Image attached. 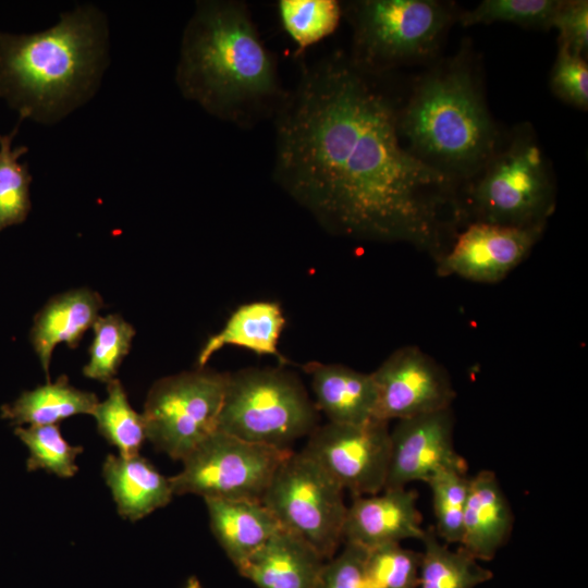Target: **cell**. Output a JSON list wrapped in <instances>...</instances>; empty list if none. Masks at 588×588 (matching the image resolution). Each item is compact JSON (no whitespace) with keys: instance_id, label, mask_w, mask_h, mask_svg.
<instances>
[{"instance_id":"24","label":"cell","mask_w":588,"mask_h":588,"mask_svg":"<svg viewBox=\"0 0 588 588\" xmlns=\"http://www.w3.org/2000/svg\"><path fill=\"white\" fill-rule=\"evenodd\" d=\"M420 541L418 588H476L493 577L461 547L451 550L443 544L433 528L426 529Z\"/></svg>"},{"instance_id":"32","label":"cell","mask_w":588,"mask_h":588,"mask_svg":"<svg viewBox=\"0 0 588 588\" xmlns=\"http://www.w3.org/2000/svg\"><path fill=\"white\" fill-rule=\"evenodd\" d=\"M420 559V552L406 549L401 543L368 549L364 563V588H418Z\"/></svg>"},{"instance_id":"28","label":"cell","mask_w":588,"mask_h":588,"mask_svg":"<svg viewBox=\"0 0 588 588\" xmlns=\"http://www.w3.org/2000/svg\"><path fill=\"white\" fill-rule=\"evenodd\" d=\"M15 436L28 450L27 470L42 469L60 478H71L78 471L76 458L81 445H71L59 425L15 427Z\"/></svg>"},{"instance_id":"7","label":"cell","mask_w":588,"mask_h":588,"mask_svg":"<svg viewBox=\"0 0 588 588\" xmlns=\"http://www.w3.org/2000/svg\"><path fill=\"white\" fill-rule=\"evenodd\" d=\"M347 8L350 59L372 75L434 57L456 15L453 4L434 0H362Z\"/></svg>"},{"instance_id":"22","label":"cell","mask_w":588,"mask_h":588,"mask_svg":"<svg viewBox=\"0 0 588 588\" xmlns=\"http://www.w3.org/2000/svg\"><path fill=\"white\" fill-rule=\"evenodd\" d=\"M285 317L278 303L260 301L241 305L226 320L224 327L210 335L199 351L198 368L206 364L224 346H238L256 353L286 359L278 350L280 335L285 326Z\"/></svg>"},{"instance_id":"20","label":"cell","mask_w":588,"mask_h":588,"mask_svg":"<svg viewBox=\"0 0 588 588\" xmlns=\"http://www.w3.org/2000/svg\"><path fill=\"white\" fill-rule=\"evenodd\" d=\"M102 477L111 491L118 514L137 522L169 504L173 498L170 478L140 454L105 458Z\"/></svg>"},{"instance_id":"21","label":"cell","mask_w":588,"mask_h":588,"mask_svg":"<svg viewBox=\"0 0 588 588\" xmlns=\"http://www.w3.org/2000/svg\"><path fill=\"white\" fill-rule=\"evenodd\" d=\"M211 531L238 568L281 526L261 501L204 499Z\"/></svg>"},{"instance_id":"25","label":"cell","mask_w":588,"mask_h":588,"mask_svg":"<svg viewBox=\"0 0 588 588\" xmlns=\"http://www.w3.org/2000/svg\"><path fill=\"white\" fill-rule=\"evenodd\" d=\"M98 432L115 446L121 456L139 454L147 440L143 414L130 404L127 393L117 378L107 383V397L98 402L94 414Z\"/></svg>"},{"instance_id":"17","label":"cell","mask_w":588,"mask_h":588,"mask_svg":"<svg viewBox=\"0 0 588 588\" xmlns=\"http://www.w3.org/2000/svg\"><path fill=\"white\" fill-rule=\"evenodd\" d=\"M326 562L308 542L280 528L237 571L258 588H315Z\"/></svg>"},{"instance_id":"12","label":"cell","mask_w":588,"mask_h":588,"mask_svg":"<svg viewBox=\"0 0 588 588\" xmlns=\"http://www.w3.org/2000/svg\"><path fill=\"white\" fill-rule=\"evenodd\" d=\"M371 376L375 419L387 422L450 408L456 396L446 370L415 345L395 350Z\"/></svg>"},{"instance_id":"18","label":"cell","mask_w":588,"mask_h":588,"mask_svg":"<svg viewBox=\"0 0 588 588\" xmlns=\"http://www.w3.org/2000/svg\"><path fill=\"white\" fill-rule=\"evenodd\" d=\"M102 307L103 301L97 292L79 287L53 296L36 314L29 339L48 381L54 347L60 343L77 347Z\"/></svg>"},{"instance_id":"9","label":"cell","mask_w":588,"mask_h":588,"mask_svg":"<svg viewBox=\"0 0 588 588\" xmlns=\"http://www.w3.org/2000/svg\"><path fill=\"white\" fill-rule=\"evenodd\" d=\"M292 452L291 448L254 443L216 430L181 461L182 470L170 477L173 494L261 501Z\"/></svg>"},{"instance_id":"8","label":"cell","mask_w":588,"mask_h":588,"mask_svg":"<svg viewBox=\"0 0 588 588\" xmlns=\"http://www.w3.org/2000/svg\"><path fill=\"white\" fill-rule=\"evenodd\" d=\"M344 490L311 457L301 452L281 464L261 502L281 528L308 542L326 561L341 542L347 505Z\"/></svg>"},{"instance_id":"3","label":"cell","mask_w":588,"mask_h":588,"mask_svg":"<svg viewBox=\"0 0 588 588\" xmlns=\"http://www.w3.org/2000/svg\"><path fill=\"white\" fill-rule=\"evenodd\" d=\"M106 15L95 5L63 12L52 27L0 32V97L20 113L53 124L88 101L109 64Z\"/></svg>"},{"instance_id":"19","label":"cell","mask_w":588,"mask_h":588,"mask_svg":"<svg viewBox=\"0 0 588 588\" xmlns=\"http://www.w3.org/2000/svg\"><path fill=\"white\" fill-rule=\"evenodd\" d=\"M303 368L310 377L314 403L329 422L358 425L375 419L377 391L371 372L319 362Z\"/></svg>"},{"instance_id":"1","label":"cell","mask_w":588,"mask_h":588,"mask_svg":"<svg viewBox=\"0 0 588 588\" xmlns=\"http://www.w3.org/2000/svg\"><path fill=\"white\" fill-rule=\"evenodd\" d=\"M373 77L342 53L304 68L274 114V180L329 231L438 261L465 225L460 184L403 145Z\"/></svg>"},{"instance_id":"11","label":"cell","mask_w":588,"mask_h":588,"mask_svg":"<svg viewBox=\"0 0 588 588\" xmlns=\"http://www.w3.org/2000/svg\"><path fill=\"white\" fill-rule=\"evenodd\" d=\"M353 497L384 489L390 462L389 422L317 426L302 450Z\"/></svg>"},{"instance_id":"16","label":"cell","mask_w":588,"mask_h":588,"mask_svg":"<svg viewBox=\"0 0 588 588\" xmlns=\"http://www.w3.org/2000/svg\"><path fill=\"white\" fill-rule=\"evenodd\" d=\"M513 526L514 515L495 474L485 469L470 477L460 547L477 561H490Z\"/></svg>"},{"instance_id":"29","label":"cell","mask_w":588,"mask_h":588,"mask_svg":"<svg viewBox=\"0 0 588 588\" xmlns=\"http://www.w3.org/2000/svg\"><path fill=\"white\" fill-rule=\"evenodd\" d=\"M278 9L284 30L299 51L331 35L342 15L335 0H281Z\"/></svg>"},{"instance_id":"30","label":"cell","mask_w":588,"mask_h":588,"mask_svg":"<svg viewBox=\"0 0 588 588\" xmlns=\"http://www.w3.org/2000/svg\"><path fill=\"white\" fill-rule=\"evenodd\" d=\"M562 0H485L457 15L463 26L513 23L525 28L550 29Z\"/></svg>"},{"instance_id":"15","label":"cell","mask_w":588,"mask_h":588,"mask_svg":"<svg viewBox=\"0 0 588 588\" xmlns=\"http://www.w3.org/2000/svg\"><path fill=\"white\" fill-rule=\"evenodd\" d=\"M421 523L417 493L406 487L353 497L345 513L343 543H355L368 550L407 539L421 540L426 532Z\"/></svg>"},{"instance_id":"5","label":"cell","mask_w":588,"mask_h":588,"mask_svg":"<svg viewBox=\"0 0 588 588\" xmlns=\"http://www.w3.org/2000/svg\"><path fill=\"white\" fill-rule=\"evenodd\" d=\"M465 183L461 205L466 224L547 226L556 204L549 161L530 126H522Z\"/></svg>"},{"instance_id":"6","label":"cell","mask_w":588,"mask_h":588,"mask_svg":"<svg viewBox=\"0 0 588 588\" xmlns=\"http://www.w3.org/2000/svg\"><path fill=\"white\" fill-rule=\"evenodd\" d=\"M318 409L299 378L281 368L229 373L218 430L240 439L290 448L318 426Z\"/></svg>"},{"instance_id":"34","label":"cell","mask_w":588,"mask_h":588,"mask_svg":"<svg viewBox=\"0 0 588 588\" xmlns=\"http://www.w3.org/2000/svg\"><path fill=\"white\" fill-rule=\"evenodd\" d=\"M367 550L344 542L342 551L324 563L315 588H364V563Z\"/></svg>"},{"instance_id":"31","label":"cell","mask_w":588,"mask_h":588,"mask_svg":"<svg viewBox=\"0 0 588 588\" xmlns=\"http://www.w3.org/2000/svg\"><path fill=\"white\" fill-rule=\"evenodd\" d=\"M468 481L466 471L454 468L439 470L426 481L432 494L434 531L448 544L461 541Z\"/></svg>"},{"instance_id":"33","label":"cell","mask_w":588,"mask_h":588,"mask_svg":"<svg viewBox=\"0 0 588 588\" xmlns=\"http://www.w3.org/2000/svg\"><path fill=\"white\" fill-rule=\"evenodd\" d=\"M550 87L553 94L564 102L580 110H587L588 65L585 58L559 45L551 71Z\"/></svg>"},{"instance_id":"4","label":"cell","mask_w":588,"mask_h":588,"mask_svg":"<svg viewBox=\"0 0 588 588\" xmlns=\"http://www.w3.org/2000/svg\"><path fill=\"white\" fill-rule=\"evenodd\" d=\"M399 133L411 154L458 184L501 145L479 82L462 52L425 73L399 108Z\"/></svg>"},{"instance_id":"2","label":"cell","mask_w":588,"mask_h":588,"mask_svg":"<svg viewBox=\"0 0 588 588\" xmlns=\"http://www.w3.org/2000/svg\"><path fill=\"white\" fill-rule=\"evenodd\" d=\"M175 79L181 94L209 114L250 126L274 115L287 91L247 5L197 1L183 33Z\"/></svg>"},{"instance_id":"26","label":"cell","mask_w":588,"mask_h":588,"mask_svg":"<svg viewBox=\"0 0 588 588\" xmlns=\"http://www.w3.org/2000/svg\"><path fill=\"white\" fill-rule=\"evenodd\" d=\"M19 125L7 135L0 134V231L23 223L32 209L33 177L27 163L19 161L28 149L25 146L12 148Z\"/></svg>"},{"instance_id":"10","label":"cell","mask_w":588,"mask_h":588,"mask_svg":"<svg viewBox=\"0 0 588 588\" xmlns=\"http://www.w3.org/2000/svg\"><path fill=\"white\" fill-rule=\"evenodd\" d=\"M228 372L206 367L157 380L146 396L143 416L147 440L182 461L218 430Z\"/></svg>"},{"instance_id":"27","label":"cell","mask_w":588,"mask_h":588,"mask_svg":"<svg viewBox=\"0 0 588 588\" xmlns=\"http://www.w3.org/2000/svg\"><path fill=\"white\" fill-rule=\"evenodd\" d=\"M94 338L88 348L89 360L83 375L108 383L115 378L136 334L134 327L119 314L98 317L93 324Z\"/></svg>"},{"instance_id":"13","label":"cell","mask_w":588,"mask_h":588,"mask_svg":"<svg viewBox=\"0 0 588 588\" xmlns=\"http://www.w3.org/2000/svg\"><path fill=\"white\" fill-rule=\"evenodd\" d=\"M544 230L546 226L470 222L436 261V272L439 277L455 275L477 283H498L529 256Z\"/></svg>"},{"instance_id":"35","label":"cell","mask_w":588,"mask_h":588,"mask_svg":"<svg viewBox=\"0 0 588 588\" xmlns=\"http://www.w3.org/2000/svg\"><path fill=\"white\" fill-rule=\"evenodd\" d=\"M553 27L559 30V45L585 58L588 49V2L586 0H562Z\"/></svg>"},{"instance_id":"14","label":"cell","mask_w":588,"mask_h":588,"mask_svg":"<svg viewBox=\"0 0 588 588\" xmlns=\"http://www.w3.org/2000/svg\"><path fill=\"white\" fill-rule=\"evenodd\" d=\"M452 407L397 420L390 430V462L384 489L426 482L437 471H467L454 446Z\"/></svg>"},{"instance_id":"23","label":"cell","mask_w":588,"mask_h":588,"mask_svg":"<svg viewBox=\"0 0 588 588\" xmlns=\"http://www.w3.org/2000/svg\"><path fill=\"white\" fill-rule=\"evenodd\" d=\"M97 395L73 387L66 376L24 391L15 401L1 407V417L15 427L58 425L76 416L91 415Z\"/></svg>"}]
</instances>
